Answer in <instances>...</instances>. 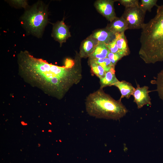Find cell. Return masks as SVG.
<instances>
[{
    "instance_id": "1",
    "label": "cell",
    "mask_w": 163,
    "mask_h": 163,
    "mask_svg": "<svg viewBox=\"0 0 163 163\" xmlns=\"http://www.w3.org/2000/svg\"><path fill=\"white\" fill-rule=\"evenodd\" d=\"M17 62L18 74L25 82L59 100L82 78L81 69L77 64L57 66L34 57L27 50L18 53Z\"/></svg>"
},
{
    "instance_id": "2",
    "label": "cell",
    "mask_w": 163,
    "mask_h": 163,
    "mask_svg": "<svg viewBox=\"0 0 163 163\" xmlns=\"http://www.w3.org/2000/svg\"><path fill=\"white\" fill-rule=\"evenodd\" d=\"M157 6L155 16L144 24L140 38L139 54L146 64L163 61V5Z\"/></svg>"
},
{
    "instance_id": "3",
    "label": "cell",
    "mask_w": 163,
    "mask_h": 163,
    "mask_svg": "<svg viewBox=\"0 0 163 163\" xmlns=\"http://www.w3.org/2000/svg\"><path fill=\"white\" fill-rule=\"evenodd\" d=\"M85 104L88 114L97 118L117 120L125 116L128 112L121 99H114L100 88L88 95Z\"/></svg>"
},
{
    "instance_id": "4",
    "label": "cell",
    "mask_w": 163,
    "mask_h": 163,
    "mask_svg": "<svg viewBox=\"0 0 163 163\" xmlns=\"http://www.w3.org/2000/svg\"><path fill=\"white\" fill-rule=\"evenodd\" d=\"M48 15L47 6L38 1L26 9L21 17V22L28 33L39 38L48 23Z\"/></svg>"
},
{
    "instance_id": "5",
    "label": "cell",
    "mask_w": 163,
    "mask_h": 163,
    "mask_svg": "<svg viewBox=\"0 0 163 163\" xmlns=\"http://www.w3.org/2000/svg\"><path fill=\"white\" fill-rule=\"evenodd\" d=\"M145 13L139 5L134 7L125 8L121 16L126 21L128 29H142L145 24Z\"/></svg>"
},
{
    "instance_id": "6",
    "label": "cell",
    "mask_w": 163,
    "mask_h": 163,
    "mask_svg": "<svg viewBox=\"0 0 163 163\" xmlns=\"http://www.w3.org/2000/svg\"><path fill=\"white\" fill-rule=\"evenodd\" d=\"M115 1L112 0H99L96 1L94 4L97 11L110 22L117 17L113 5Z\"/></svg>"
},
{
    "instance_id": "7",
    "label": "cell",
    "mask_w": 163,
    "mask_h": 163,
    "mask_svg": "<svg viewBox=\"0 0 163 163\" xmlns=\"http://www.w3.org/2000/svg\"><path fill=\"white\" fill-rule=\"evenodd\" d=\"M148 89L149 87L147 86L140 87L139 85H137L135 88L132 95L138 109L141 108L146 105H152L151 99L149 95L150 91Z\"/></svg>"
},
{
    "instance_id": "8",
    "label": "cell",
    "mask_w": 163,
    "mask_h": 163,
    "mask_svg": "<svg viewBox=\"0 0 163 163\" xmlns=\"http://www.w3.org/2000/svg\"><path fill=\"white\" fill-rule=\"evenodd\" d=\"M52 36L60 45L71 36L69 27L63 20L55 24L53 26Z\"/></svg>"
},
{
    "instance_id": "9",
    "label": "cell",
    "mask_w": 163,
    "mask_h": 163,
    "mask_svg": "<svg viewBox=\"0 0 163 163\" xmlns=\"http://www.w3.org/2000/svg\"><path fill=\"white\" fill-rule=\"evenodd\" d=\"M98 42L90 36L86 38L81 44L79 56L86 58L89 57L94 51Z\"/></svg>"
},
{
    "instance_id": "10",
    "label": "cell",
    "mask_w": 163,
    "mask_h": 163,
    "mask_svg": "<svg viewBox=\"0 0 163 163\" xmlns=\"http://www.w3.org/2000/svg\"><path fill=\"white\" fill-rule=\"evenodd\" d=\"M90 36L98 42L107 44L115 38V34L106 28L97 30Z\"/></svg>"
},
{
    "instance_id": "11",
    "label": "cell",
    "mask_w": 163,
    "mask_h": 163,
    "mask_svg": "<svg viewBox=\"0 0 163 163\" xmlns=\"http://www.w3.org/2000/svg\"><path fill=\"white\" fill-rule=\"evenodd\" d=\"M106 28L115 34L124 33L128 29L126 21L122 16L117 17L108 24Z\"/></svg>"
},
{
    "instance_id": "12",
    "label": "cell",
    "mask_w": 163,
    "mask_h": 163,
    "mask_svg": "<svg viewBox=\"0 0 163 163\" xmlns=\"http://www.w3.org/2000/svg\"><path fill=\"white\" fill-rule=\"evenodd\" d=\"M115 39L119 50L118 53L123 57L129 55L130 51L124 33L116 34Z\"/></svg>"
},
{
    "instance_id": "13",
    "label": "cell",
    "mask_w": 163,
    "mask_h": 163,
    "mask_svg": "<svg viewBox=\"0 0 163 163\" xmlns=\"http://www.w3.org/2000/svg\"><path fill=\"white\" fill-rule=\"evenodd\" d=\"M113 86L118 88L120 91L121 94L120 99L124 97L129 99L133 95L135 89L131 83L124 80H118Z\"/></svg>"
},
{
    "instance_id": "14",
    "label": "cell",
    "mask_w": 163,
    "mask_h": 163,
    "mask_svg": "<svg viewBox=\"0 0 163 163\" xmlns=\"http://www.w3.org/2000/svg\"><path fill=\"white\" fill-rule=\"evenodd\" d=\"M115 67L112 68L106 72L105 76L100 79V88L104 87L113 85L119 80L115 75Z\"/></svg>"
},
{
    "instance_id": "15",
    "label": "cell",
    "mask_w": 163,
    "mask_h": 163,
    "mask_svg": "<svg viewBox=\"0 0 163 163\" xmlns=\"http://www.w3.org/2000/svg\"><path fill=\"white\" fill-rule=\"evenodd\" d=\"M110 52L105 43L98 42L94 51L89 57L104 59L107 57Z\"/></svg>"
},
{
    "instance_id": "16",
    "label": "cell",
    "mask_w": 163,
    "mask_h": 163,
    "mask_svg": "<svg viewBox=\"0 0 163 163\" xmlns=\"http://www.w3.org/2000/svg\"><path fill=\"white\" fill-rule=\"evenodd\" d=\"M156 87V90L159 98L163 102V69L157 74L156 77L151 81Z\"/></svg>"
},
{
    "instance_id": "17",
    "label": "cell",
    "mask_w": 163,
    "mask_h": 163,
    "mask_svg": "<svg viewBox=\"0 0 163 163\" xmlns=\"http://www.w3.org/2000/svg\"><path fill=\"white\" fill-rule=\"evenodd\" d=\"M89 64L93 73L100 79L105 76L106 72L101 66L95 63L90 59H89Z\"/></svg>"
},
{
    "instance_id": "18",
    "label": "cell",
    "mask_w": 163,
    "mask_h": 163,
    "mask_svg": "<svg viewBox=\"0 0 163 163\" xmlns=\"http://www.w3.org/2000/svg\"><path fill=\"white\" fill-rule=\"evenodd\" d=\"M89 59L101 66L106 72L109 71L112 68L115 67L107 57L104 59L89 58Z\"/></svg>"
},
{
    "instance_id": "19",
    "label": "cell",
    "mask_w": 163,
    "mask_h": 163,
    "mask_svg": "<svg viewBox=\"0 0 163 163\" xmlns=\"http://www.w3.org/2000/svg\"><path fill=\"white\" fill-rule=\"evenodd\" d=\"M157 0H141L139 6L145 13L147 11H151L152 8L155 6H157Z\"/></svg>"
},
{
    "instance_id": "20",
    "label": "cell",
    "mask_w": 163,
    "mask_h": 163,
    "mask_svg": "<svg viewBox=\"0 0 163 163\" xmlns=\"http://www.w3.org/2000/svg\"><path fill=\"white\" fill-rule=\"evenodd\" d=\"M8 2L11 5L17 8H23L26 9L28 7V4L26 0H9Z\"/></svg>"
},
{
    "instance_id": "21",
    "label": "cell",
    "mask_w": 163,
    "mask_h": 163,
    "mask_svg": "<svg viewBox=\"0 0 163 163\" xmlns=\"http://www.w3.org/2000/svg\"><path fill=\"white\" fill-rule=\"evenodd\" d=\"M118 1L125 8L134 7L139 5L138 0H119Z\"/></svg>"
},
{
    "instance_id": "22",
    "label": "cell",
    "mask_w": 163,
    "mask_h": 163,
    "mask_svg": "<svg viewBox=\"0 0 163 163\" xmlns=\"http://www.w3.org/2000/svg\"><path fill=\"white\" fill-rule=\"evenodd\" d=\"M123 57V56L120 55L118 53H113L110 52L107 57L112 64L115 66L117 62Z\"/></svg>"
},
{
    "instance_id": "23",
    "label": "cell",
    "mask_w": 163,
    "mask_h": 163,
    "mask_svg": "<svg viewBox=\"0 0 163 163\" xmlns=\"http://www.w3.org/2000/svg\"><path fill=\"white\" fill-rule=\"evenodd\" d=\"M106 44L107 48L110 52L113 53H118L119 50L115 38L109 43Z\"/></svg>"
}]
</instances>
